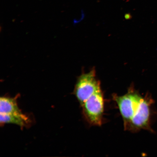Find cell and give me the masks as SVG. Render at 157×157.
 I'll list each match as a JSON object with an SVG mask.
<instances>
[{"label": "cell", "mask_w": 157, "mask_h": 157, "mask_svg": "<svg viewBox=\"0 0 157 157\" xmlns=\"http://www.w3.org/2000/svg\"><path fill=\"white\" fill-rule=\"evenodd\" d=\"M1 123L13 124L21 127H24L29 123L28 117L22 113L17 114L0 113Z\"/></svg>", "instance_id": "cell-3"}, {"label": "cell", "mask_w": 157, "mask_h": 157, "mask_svg": "<svg viewBox=\"0 0 157 157\" xmlns=\"http://www.w3.org/2000/svg\"><path fill=\"white\" fill-rule=\"evenodd\" d=\"M125 130L136 132L141 129L152 131L150 127L151 108L154 103L148 96L143 97L134 87L122 96L114 95Z\"/></svg>", "instance_id": "cell-1"}, {"label": "cell", "mask_w": 157, "mask_h": 157, "mask_svg": "<svg viewBox=\"0 0 157 157\" xmlns=\"http://www.w3.org/2000/svg\"><path fill=\"white\" fill-rule=\"evenodd\" d=\"M74 94L88 122L91 125L101 126L104 111V97L95 68L78 77Z\"/></svg>", "instance_id": "cell-2"}, {"label": "cell", "mask_w": 157, "mask_h": 157, "mask_svg": "<svg viewBox=\"0 0 157 157\" xmlns=\"http://www.w3.org/2000/svg\"><path fill=\"white\" fill-rule=\"evenodd\" d=\"M22 113L15 98L2 97L0 99V113L17 114Z\"/></svg>", "instance_id": "cell-4"}]
</instances>
